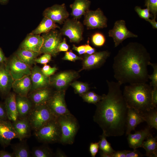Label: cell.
<instances>
[{
	"mask_svg": "<svg viewBox=\"0 0 157 157\" xmlns=\"http://www.w3.org/2000/svg\"><path fill=\"white\" fill-rule=\"evenodd\" d=\"M107 94L96 104L94 121L107 137L120 136L125 132L128 108L124 98L121 85L117 82L106 81Z\"/></svg>",
	"mask_w": 157,
	"mask_h": 157,
	"instance_id": "cell-1",
	"label": "cell"
},
{
	"mask_svg": "<svg viewBox=\"0 0 157 157\" xmlns=\"http://www.w3.org/2000/svg\"><path fill=\"white\" fill-rule=\"evenodd\" d=\"M150 60V54L143 45L129 43L121 48L114 58V76L121 85L147 83Z\"/></svg>",
	"mask_w": 157,
	"mask_h": 157,
	"instance_id": "cell-2",
	"label": "cell"
},
{
	"mask_svg": "<svg viewBox=\"0 0 157 157\" xmlns=\"http://www.w3.org/2000/svg\"><path fill=\"white\" fill-rule=\"evenodd\" d=\"M153 87L146 83L129 84L124 87L123 95L128 108L143 114L154 108L152 103Z\"/></svg>",
	"mask_w": 157,
	"mask_h": 157,
	"instance_id": "cell-3",
	"label": "cell"
},
{
	"mask_svg": "<svg viewBox=\"0 0 157 157\" xmlns=\"http://www.w3.org/2000/svg\"><path fill=\"white\" fill-rule=\"evenodd\" d=\"M60 127L61 136L60 143L62 144H72L79 128L78 121L71 113L57 117Z\"/></svg>",
	"mask_w": 157,
	"mask_h": 157,
	"instance_id": "cell-4",
	"label": "cell"
},
{
	"mask_svg": "<svg viewBox=\"0 0 157 157\" xmlns=\"http://www.w3.org/2000/svg\"><path fill=\"white\" fill-rule=\"evenodd\" d=\"M34 135L39 141L44 143H60L61 131L57 117L51 120L35 131Z\"/></svg>",
	"mask_w": 157,
	"mask_h": 157,
	"instance_id": "cell-5",
	"label": "cell"
},
{
	"mask_svg": "<svg viewBox=\"0 0 157 157\" xmlns=\"http://www.w3.org/2000/svg\"><path fill=\"white\" fill-rule=\"evenodd\" d=\"M56 117L47 104L34 106L27 117L32 130L34 131Z\"/></svg>",
	"mask_w": 157,
	"mask_h": 157,
	"instance_id": "cell-6",
	"label": "cell"
},
{
	"mask_svg": "<svg viewBox=\"0 0 157 157\" xmlns=\"http://www.w3.org/2000/svg\"><path fill=\"white\" fill-rule=\"evenodd\" d=\"M60 31L62 35L67 37L70 42L78 43L83 38L84 27L78 19H67Z\"/></svg>",
	"mask_w": 157,
	"mask_h": 157,
	"instance_id": "cell-7",
	"label": "cell"
},
{
	"mask_svg": "<svg viewBox=\"0 0 157 157\" xmlns=\"http://www.w3.org/2000/svg\"><path fill=\"white\" fill-rule=\"evenodd\" d=\"M62 35L60 31L56 29L42 33L43 43L40 51L41 54L48 53L56 56L59 53L58 47L63 40Z\"/></svg>",
	"mask_w": 157,
	"mask_h": 157,
	"instance_id": "cell-8",
	"label": "cell"
},
{
	"mask_svg": "<svg viewBox=\"0 0 157 157\" xmlns=\"http://www.w3.org/2000/svg\"><path fill=\"white\" fill-rule=\"evenodd\" d=\"M4 63L7 69L14 80L31 74L32 68L24 63L15 53L7 58Z\"/></svg>",
	"mask_w": 157,
	"mask_h": 157,
	"instance_id": "cell-9",
	"label": "cell"
},
{
	"mask_svg": "<svg viewBox=\"0 0 157 157\" xmlns=\"http://www.w3.org/2000/svg\"><path fill=\"white\" fill-rule=\"evenodd\" d=\"M65 90L54 91L47 104L56 117L70 113L65 103Z\"/></svg>",
	"mask_w": 157,
	"mask_h": 157,
	"instance_id": "cell-10",
	"label": "cell"
},
{
	"mask_svg": "<svg viewBox=\"0 0 157 157\" xmlns=\"http://www.w3.org/2000/svg\"><path fill=\"white\" fill-rule=\"evenodd\" d=\"M84 24L88 29L103 28L107 26V19L99 8L95 10H88L84 15Z\"/></svg>",
	"mask_w": 157,
	"mask_h": 157,
	"instance_id": "cell-11",
	"label": "cell"
},
{
	"mask_svg": "<svg viewBox=\"0 0 157 157\" xmlns=\"http://www.w3.org/2000/svg\"><path fill=\"white\" fill-rule=\"evenodd\" d=\"M108 33L109 36L113 39L115 47L118 46L127 38H137L138 36L127 29L126 22L123 20L116 21L113 28L109 31Z\"/></svg>",
	"mask_w": 157,
	"mask_h": 157,
	"instance_id": "cell-12",
	"label": "cell"
},
{
	"mask_svg": "<svg viewBox=\"0 0 157 157\" xmlns=\"http://www.w3.org/2000/svg\"><path fill=\"white\" fill-rule=\"evenodd\" d=\"M110 52L108 51L96 52L91 55H86L83 61V69H91L101 67L110 56Z\"/></svg>",
	"mask_w": 157,
	"mask_h": 157,
	"instance_id": "cell-13",
	"label": "cell"
},
{
	"mask_svg": "<svg viewBox=\"0 0 157 157\" xmlns=\"http://www.w3.org/2000/svg\"><path fill=\"white\" fill-rule=\"evenodd\" d=\"M43 15L55 23L62 24L68 18L69 14L65 4L63 3L61 5L56 4L47 8L44 10Z\"/></svg>",
	"mask_w": 157,
	"mask_h": 157,
	"instance_id": "cell-14",
	"label": "cell"
},
{
	"mask_svg": "<svg viewBox=\"0 0 157 157\" xmlns=\"http://www.w3.org/2000/svg\"><path fill=\"white\" fill-rule=\"evenodd\" d=\"M78 76L76 72L72 71L58 73L50 77V85L56 90H65L69 84Z\"/></svg>",
	"mask_w": 157,
	"mask_h": 157,
	"instance_id": "cell-15",
	"label": "cell"
},
{
	"mask_svg": "<svg viewBox=\"0 0 157 157\" xmlns=\"http://www.w3.org/2000/svg\"><path fill=\"white\" fill-rule=\"evenodd\" d=\"M18 138L11 122L9 120L0 121V144L3 147L10 145L12 140Z\"/></svg>",
	"mask_w": 157,
	"mask_h": 157,
	"instance_id": "cell-16",
	"label": "cell"
},
{
	"mask_svg": "<svg viewBox=\"0 0 157 157\" xmlns=\"http://www.w3.org/2000/svg\"><path fill=\"white\" fill-rule=\"evenodd\" d=\"M14 80L6 68L5 63H0V96L4 99L10 92Z\"/></svg>",
	"mask_w": 157,
	"mask_h": 157,
	"instance_id": "cell-17",
	"label": "cell"
},
{
	"mask_svg": "<svg viewBox=\"0 0 157 157\" xmlns=\"http://www.w3.org/2000/svg\"><path fill=\"white\" fill-rule=\"evenodd\" d=\"M30 76L32 87L30 92L38 89L48 87L50 85V77L44 75L41 69L36 65L32 67Z\"/></svg>",
	"mask_w": 157,
	"mask_h": 157,
	"instance_id": "cell-18",
	"label": "cell"
},
{
	"mask_svg": "<svg viewBox=\"0 0 157 157\" xmlns=\"http://www.w3.org/2000/svg\"><path fill=\"white\" fill-rule=\"evenodd\" d=\"M54 92L48 87L32 91L29 93L28 97L34 106L47 104Z\"/></svg>",
	"mask_w": 157,
	"mask_h": 157,
	"instance_id": "cell-19",
	"label": "cell"
},
{
	"mask_svg": "<svg viewBox=\"0 0 157 157\" xmlns=\"http://www.w3.org/2000/svg\"><path fill=\"white\" fill-rule=\"evenodd\" d=\"M43 43V38L40 35L30 33L21 43L19 48L40 53Z\"/></svg>",
	"mask_w": 157,
	"mask_h": 157,
	"instance_id": "cell-20",
	"label": "cell"
},
{
	"mask_svg": "<svg viewBox=\"0 0 157 157\" xmlns=\"http://www.w3.org/2000/svg\"><path fill=\"white\" fill-rule=\"evenodd\" d=\"M32 87L30 75H27L20 78L15 80L13 83L12 88L17 95L28 96Z\"/></svg>",
	"mask_w": 157,
	"mask_h": 157,
	"instance_id": "cell-21",
	"label": "cell"
},
{
	"mask_svg": "<svg viewBox=\"0 0 157 157\" xmlns=\"http://www.w3.org/2000/svg\"><path fill=\"white\" fill-rule=\"evenodd\" d=\"M145 122L143 114L133 108H128L125 133L128 135L134 131L137 125Z\"/></svg>",
	"mask_w": 157,
	"mask_h": 157,
	"instance_id": "cell-22",
	"label": "cell"
},
{
	"mask_svg": "<svg viewBox=\"0 0 157 157\" xmlns=\"http://www.w3.org/2000/svg\"><path fill=\"white\" fill-rule=\"evenodd\" d=\"M151 128L147 126L144 129L135 131V133H131L128 135L127 139L130 147L133 149L142 147L143 142L151 133Z\"/></svg>",
	"mask_w": 157,
	"mask_h": 157,
	"instance_id": "cell-23",
	"label": "cell"
},
{
	"mask_svg": "<svg viewBox=\"0 0 157 157\" xmlns=\"http://www.w3.org/2000/svg\"><path fill=\"white\" fill-rule=\"evenodd\" d=\"M12 123L18 133L20 141L30 136L32 129L27 117L18 118Z\"/></svg>",
	"mask_w": 157,
	"mask_h": 157,
	"instance_id": "cell-24",
	"label": "cell"
},
{
	"mask_svg": "<svg viewBox=\"0 0 157 157\" xmlns=\"http://www.w3.org/2000/svg\"><path fill=\"white\" fill-rule=\"evenodd\" d=\"M16 103L18 118L26 117L34 106L28 96L16 95Z\"/></svg>",
	"mask_w": 157,
	"mask_h": 157,
	"instance_id": "cell-25",
	"label": "cell"
},
{
	"mask_svg": "<svg viewBox=\"0 0 157 157\" xmlns=\"http://www.w3.org/2000/svg\"><path fill=\"white\" fill-rule=\"evenodd\" d=\"M16 95L14 92H10L5 99L4 102L8 120L11 122L15 121L18 118L16 103Z\"/></svg>",
	"mask_w": 157,
	"mask_h": 157,
	"instance_id": "cell-26",
	"label": "cell"
},
{
	"mask_svg": "<svg viewBox=\"0 0 157 157\" xmlns=\"http://www.w3.org/2000/svg\"><path fill=\"white\" fill-rule=\"evenodd\" d=\"M91 1L89 0H74L70 5L73 18L78 19L89 10Z\"/></svg>",
	"mask_w": 157,
	"mask_h": 157,
	"instance_id": "cell-27",
	"label": "cell"
},
{
	"mask_svg": "<svg viewBox=\"0 0 157 157\" xmlns=\"http://www.w3.org/2000/svg\"><path fill=\"white\" fill-rule=\"evenodd\" d=\"M15 54L27 65L32 68L33 65H36L35 59L41 53L25 49L19 48Z\"/></svg>",
	"mask_w": 157,
	"mask_h": 157,
	"instance_id": "cell-28",
	"label": "cell"
},
{
	"mask_svg": "<svg viewBox=\"0 0 157 157\" xmlns=\"http://www.w3.org/2000/svg\"><path fill=\"white\" fill-rule=\"evenodd\" d=\"M56 28H60L58 25L51 19L44 17L38 27L30 33L40 35L41 33H47L52 30L55 29Z\"/></svg>",
	"mask_w": 157,
	"mask_h": 157,
	"instance_id": "cell-29",
	"label": "cell"
},
{
	"mask_svg": "<svg viewBox=\"0 0 157 157\" xmlns=\"http://www.w3.org/2000/svg\"><path fill=\"white\" fill-rule=\"evenodd\" d=\"M142 143V147L146 151L145 155L149 157L157 156V142L156 137L154 138L151 134Z\"/></svg>",
	"mask_w": 157,
	"mask_h": 157,
	"instance_id": "cell-30",
	"label": "cell"
},
{
	"mask_svg": "<svg viewBox=\"0 0 157 157\" xmlns=\"http://www.w3.org/2000/svg\"><path fill=\"white\" fill-rule=\"evenodd\" d=\"M11 147L14 157H30L31 152L29 147L24 142L12 144Z\"/></svg>",
	"mask_w": 157,
	"mask_h": 157,
	"instance_id": "cell-31",
	"label": "cell"
},
{
	"mask_svg": "<svg viewBox=\"0 0 157 157\" xmlns=\"http://www.w3.org/2000/svg\"><path fill=\"white\" fill-rule=\"evenodd\" d=\"M31 154L33 157H51L54 156V154L51 150L46 145L33 148Z\"/></svg>",
	"mask_w": 157,
	"mask_h": 157,
	"instance_id": "cell-32",
	"label": "cell"
},
{
	"mask_svg": "<svg viewBox=\"0 0 157 157\" xmlns=\"http://www.w3.org/2000/svg\"><path fill=\"white\" fill-rule=\"evenodd\" d=\"M143 117L148 126L157 129V108L152 109L146 112L143 114Z\"/></svg>",
	"mask_w": 157,
	"mask_h": 157,
	"instance_id": "cell-33",
	"label": "cell"
},
{
	"mask_svg": "<svg viewBox=\"0 0 157 157\" xmlns=\"http://www.w3.org/2000/svg\"><path fill=\"white\" fill-rule=\"evenodd\" d=\"M100 140L99 141V145L100 151L111 156L115 151L113 149L110 144L108 141L106 139L107 137L103 133L100 136Z\"/></svg>",
	"mask_w": 157,
	"mask_h": 157,
	"instance_id": "cell-34",
	"label": "cell"
},
{
	"mask_svg": "<svg viewBox=\"0 0 157 157\" xmlns=\"http://www.w3.org/2000/svg\"><path fill=\"white\" fill-rule=\"evenodd\" d=\"M70 85L74 89L76 93L81 96L88 92L89 89L87 83L82 82L75 81L71 83Z\"/></svg>",
	"mask_w": 157,
	"mask_h": 157,
	"instance_id": "cell-35",
	"label": "cell"
},
{
	"mask_svg": "<svg viewBox=\"0 0 157 157\" xmlns=\"http://www.w3.org/2000/svg\"><path fill=\"white\" fill-rule=\"evenodd\" d=\"M92 41L93 44L96 46L100 47L105 44L106 39L104 36L101 33H96L92 37Z\"/></svg>",
	"mask_w": 157,
	"mask_h": 157,
	"instance_id": "cell-36",
	"label": "cell"
},
{
	"mask_svg": "<svg viewBox=\"0 0 157 157\" xmlns=\"http://www.w3.org/2000/svg\"><path fill=\"white\" fill-rule=\"evenodd\" d=\"M135 10L136 12L139 17L147 21L152 17L153 15L150 13L148 7L145 9H142L140 7L136 6L135 8Z\"/></svg>",
	"mask_w": 157,
	"mask_h": 157,
	"instance_id": "cell-37",
	"label": "cell"
},
{
	"mask_svg": "<svg viewBox=\"0 0 157 157\" xmlns=\"http://www.w3.org/2000/svg\"><path fill=\"white\" fill-rule=\"evenodd\" d=\"M149 65L153 67V71L151 75H149V79L151 80L149 85L152 87H157V64L150 62Z\"/></svg>",
	"mask_w": 157,
	"mask_h": 157,
	"instance_id": "cell-38",
	"label": "cell"
},
{
	"mask_svg": "<svg viewBox=\"0 0 157 157\" xmlns=\"http://www.w3.org/2000/svg\"><path fill=\"white\" fill-rule=\"evenodd\" d=\"M145 6L148 8L154 18H156L157 14V0H147Z\"/></svg>",
	"mask_w": 157,
	"mask_h": 157,
	"instance_id": "cell-39",
	"label": "cell"
},
{
	"mask_svg": "<svg viewBox=\"0 0 157 157\" xmlns=\"http://www.w3.org/2000/svg\"><path fill=\"white\" fill-rule=\"evenodd\" d=\"M82 59L81 57L77 56L71 50L67 51L64 56L62 58V59L63 60L71 61H75L76 60Z\"/></svg>",
	"mask_w": 157,
	"mask_h": 157,
	"instance_id": "cell-40",
	"label": "cell"
},
{
	"mask_svg": "<svg viewBox=\"0 0 157 157\" xmlns=\"http://www.w3.org/2000/svg\"><path fill=\"white\" fill-rule=\"evenodd\" d=\"M51 56L48 53H44L43 55L38 58H37L35 60L36 63H40L43 65H46L51 60Z\"/></svg>",
	"mask_w": 157,
	"mask_h": 157,
	"instance_id": "cell-41",
	"label": "cell"
},
{
	"mask_svg": "<svg viewBox=\"0 0 157 157\" xmlns=\"http://www.w3.org/2000/svg\"><path fill=\"white\" fill-rule=\"evenodd\" d=\"M41 69L43 74L48 77L53 75L57 70L56 67H52L47 64L44 65Z\"/></svg>",
	"mask_w": 157,
	"mask_h": 157,
	"instance_id": "cell-42",
	"label": "cell"
},
{
	"mask_svg": "<svg viewBox=\"0 0 157 157\" xmlns=\"http://www.w3.org/2000/svg\"><path fill=\"white\" fill-rule=\"evenodd\" d=\"M8 120L4 102H0V121Z\"/></svg>",
	"mask_w": 157,
	"mask_h": 157,
	"instance_id": "cell-43",
	"label": "cell"
},
{
	"mask_svg": "<svg viewBox=\"0 0 157 157\" xmlns=\"http://www.w3.org/2000/svg\"><path fill=\"white\" fill-rule=\"evenodd\" d=\"M99 142H91L89 146V151L92 157H95L99 149Z\"/></svg>",
	"mask_w": 157,
	"mask_h": 157,
	"instance_id": "cell-44",
	"label": "cell"
},
{
	"mask_svg": "<svg viewBox=\"0 0 157 157\" xmlns=\"http://www.w3.org/2000/svg\"><path fill=\"white\" fill-rule=\"evenodd\" d=\"M151 100L152 105L153 107L157 108V87H153Z\"/></svg>",
	"mask_w": 157,
	"mask_h": 157,
	"instance_id": "cell-45",
	"label": "cell"
},
{
	"mask_svg": "<svg viewBox=\"0 0 157 157\" xmlns=\"http://www.w3.org/2000/svg\"><path fill=\"white\" fill-rule=\"evenodd\" d=\"M69 48V46L66 42V39L64 38L59 45L58 51L59 52L60 51H67L68 50Z\"/></svg>",
	"mask_w": 157,
	"mask_h": 157,
	"instance_id": "cell-46",
	"label": "cell"
},
{
	"mask_svg": "<svg viewBox=\"0 0 157 157\" xmlns=\"http://www.w3.org/2000/svg\"><path fill=\"white\" fill-rule=\"evenodd\" d=\"M143 156V155L136 149L133 151L127 150L126 157H141Z\"/></svg>",
	"mask_w": 157,
	"mask_h": 157,
	"instance_id": "cell-47",
	"label": "cell"
},
{
	"mask_svg": "<svg viewBox=\"0 0 157 157\" xmlns=\"http://www.w3.org/2000/svg\"><path fill=\"white\" fill-rule=\"evenodd\" d=\"M72 49L76 51L79 55H82L86 53V49L85 45H82L76 47L73 45Z\"/></svg>",
	"mask_w": 157,
	"mask_h": 157,
	"instance_id": "cell-48",
	"label": "cell"
},
{
	"mask_svg": "<svg viewBox=\"0 0 157 157\" xmlns=\"http://www.w3.org/2000/svg\"><path fill=\"white\" fill-rule=\"evenodd\" d=\"M86 49V53L88 55L92 54L96 52L94 48L91 46L89 44V40L87 41V44L85 45Z\"/></svg>",
	"mask_w": 157,
	"mask_h": 157,
	"instance_id": "cell-49",
	"label": "cell"
},
{
	"mask_svg": "<svg viewBox=\"0 0 157 157\" xmlns=\"http://www.w3.org/2000/svg\"><path fill=\"white\" fill-rule=\"evenodd\" d=\"M127 150L115 151L111 155V157H126Z\"/></svg>",
	"mask_w": 157,
	"mask_h": 157,
	"instance_id": "cell-50",
	"label": "cell"
},
{
	"mask_svg": "<svg viewBox=\"0 0 157 157\" xmlns=\"http://www.w3.org/2000/svg\"><path fill=\"white\" fill-rule=\"evenodd\" d=\"M0 157H14V156L13 153L1 150L0 151Z\"/></svg>",
	"mask_w": 157,
	"mask_h": 157,
	"instance_id": "cell-51",
	"label": "cell"
},
{
	"mask_svg": "<svg viewBox=\"0 0 157 157\" xmlns=\"http://www.w3.org/2000/svg\"><path fill=\"white\" fill-rule=\"evenodd\" d=\"M155 18H154L153 19H147L146 21L149 22L152 26L154 28H157V22L156 21Z\"/></svg>",
	"mask_w": 157,
	"mask_h": 157,
	"instance_id": "cell-52",
	"label": "cell"
},
{
	"mask_svg": "<svg viewBox=\"0 0 157 157\" xmlns=\"http://www.w3.org/2000/svg\"><path fill=\"white\" fill-rule=\"evenodd\" d=\"M54 156L56 157H66L67 155L60 149H57L55 154H54Z\"/></svg>",
	"mask_w": 157,
	"mask_h": 157,
	"instance_id": "cell-53",
	"label": "cell"
},
{
	"mask_svg": "<svg viewBox=\"0 0 157 157\" xmlns=\"http://www.w3.org/2000/svg\"><path fill=\"white\" fill-rule=\"evenodd\" d=\"M7 58L2 49L0 47V63L5 62Z\"/></svg>",
	"mask_w": 157,
	"mask_h": 157,
	"instance_id": "cell-54",
	"label": "cell"
},
{
	"mask_svg": "<svg viewBox=\"0 0 157 157\" xmlns=\"http://www.w3.org/2000/svg\"><path fill=\"white\" fill-rule=\"evenodd\" d=\"M100 155L102 157H111L110 155L104 153L101 151L99 152Z\"/></svg>",
	"mask_w": 157,
	"mask_h": 157,
	"instance_id": "cell-55",
	"label": "cell"
},
{
	"mask_svg": "<svg viewBox=\"0 0 157 157\" xmlns=\"http://www.w3.org/2000/svg\"><path fill=\"white\" fill-rule=\"evenodd\" d=\"M8 0H0V3L2 4L6 3L8 1Z\"/></svg>",
	"mask_w": 157,
	"mask_h": 157,
	"instance_id": "cell-56",
	"label": "cell"
}]
</instances>
